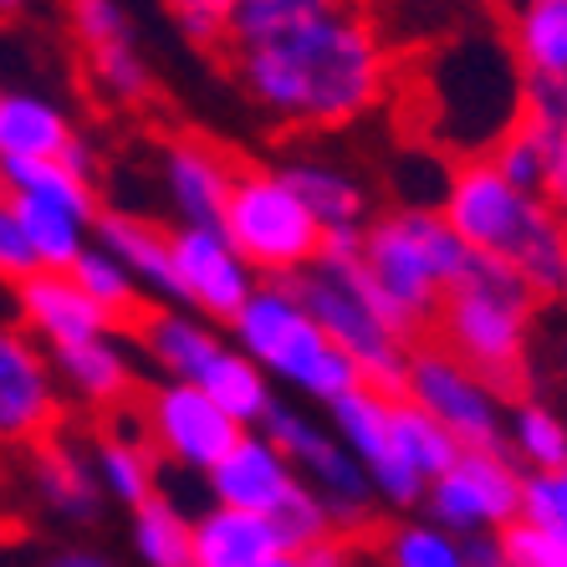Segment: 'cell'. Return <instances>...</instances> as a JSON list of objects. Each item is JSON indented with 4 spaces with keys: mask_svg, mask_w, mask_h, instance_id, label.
<instances>
[{
    "mask_svg": "<svg viewBox=\"0 0 567 567\" xmlns=\"http://www.w3.org/2000/svg\"><path fill=\"white\" fill-rule=\"evenodd\" d=\"M220 66L287 123L338 128L389 97L394 56L369 11L328 0H240L230 6Z\"/></svg>",
    "mask_w": 567,
    "mask_h": 567,
    "instance_id": "1",
    "label": "cell"
},
{
    "mask_svg": "<svg viewBox=\"0 0 567 567\" xmlns=\"http://www.w3.org/2000/svg\"><path fill=\"white\" fill-rule=\"evenodd\" d=\"M522 66L506 47L502 21L486 31L435 41L430 52H414V66L394 56L389 93L404 87V123L414 138H430L461 158H486L522 118Z\"/></svg>",
    "mask_w": 567,
    "mask_h": 567,
    "instance_id": "2",
    "label": "cell"
},
{
    "mask_svg": "<svg viewBox=\"0 0 567 567\" xmlns=\"http://www.w3.org/2000/svg\"><path fill=\"white\" fill-rule=\"evenodd\" d=\"M328 261H348L379 322L414 353L430 338L445 291L461 287L475 256L440 210H389L383 220L363 225L358 256H328Z\"/></svg>",
    "mask_w": 567,
    "mask_h": 567,
    "instance_id": "3",
    "label": "cell"
},
{
    "mask_svg": "<svg viewBox=\"0 0 567 567\" xmlns=\"http://www.w3.org/2000/svg\"><path fill=\"white\" fill-rule=\"evenodd\" d=\"M445 225L461 236V246L481 261H496L506 271L537 287L542 297L563 281L567 261V225L537 195H522L491 169L486 158L450 164V185L440 199Z\"/></svg>",
    "mask_w": 567,
    "mask_h": 567,
    "instance_id": "4",
    "label": "cell"
},
{
    "mask_svg": "<svg viewBox=\"0 0 567 567\" xmlns=\"http://www.w3.org/2000/svg\"><path fill=\"white\" fill-rule=\"evenodd\" d=\"M542 302L547 297L516 271L475 256L461 287L445 291L424 343L455 358L496 399L527 404V328Z\"/></svg>",
    "mask_w": 567,
    "mask_h": 567,
    "instance_id": "5",
    "label": "cell"
},
{
    "mask_svg": "<svg viewBox=\"0 0 567 567\" xmlns=\"http://www.w3.org/2000/svg\"><path fill=\"white\" fill-rule=\"evenodd\" d=\"M281 287L297 297L307 317L328 332V343L358 369V383L373 389L383 399H404V379H410V348L399 343L394 332L379 322V312L369 307V297L358 291L348 261H328L317 256L312 266H302L297 277H287Z\"/></svg>",
    "mask_w": 567,
    "mask_h": 567,
    "instance_id": "6",
    "label": "cell"
},
{
    "mask_svg": "<svg viewBox=\"0 0 567 567\" xmlns=\"http://www.w3.org/2000/svg\"><path fill=\"white\" fill-rule=\"evenodd\" d=\"M230 328H236L240 348H246L256 369L281 373V379H291L302 394L322 399V404H338L343 394L363 389L358 369L328 343V332L297 307V297L281 281L256 287L251 302L240 307Z\"/></svg>",
    "mask_w": 567,
    "mask_h": 567,
    "instance_id": "7",
    "label": "cell"
},
{
    "mask_svg": "<svg viewBox=\"0 0 567 567\" xmlns=\"http://www.w3.org/2000/svg\"><path fill=\"white\" fill-rule=\"evenodd\" d=\"M220 236L230 240V251L256 271H271L277 281L297 277L302 266L322 256V225L307 215V205L281 185V174L271 169H246L236 174L230 199L220 215Z\"/></svg>",
    "mask_w": 567,
    "mask_h": 567,
    "instance_id": "8",
    "label": "cell"
},
{
    "mask_svg": "<svg viewBox=\"0 0 567 567\" xmlns=\"http://www.w3.org/2000/svg\"><path fill=\"white\" fill-rule=\"evenodd\" d=\"M404 399L420 404V410L461 445V455H506L502 399L491 394L481 379H471V373H465L455 358L440 353V348L424 343L410 353Z\"/></svg>",
    "mask_w": 567,
    "mask_h": 567,
    "instance_id": "9",
    "label": "cell"
},
{
    "mask_svg": "<svg viewBox=\"0 0 567 567\" xmlns=\"http://www.w3.org/2000/svg\"><path fill=\"white\" fill-rule=\"evenodd\" d=\"M430 512L450 532H506L522 522V475L506 455H461L430 486Z\"/></svg>",
    "mask_w": 567,
    "mask_h": 567,
    "instance_id": "10",
    "label": "cell"
},
{
    "mask_svg": "<svg viewBox=\"0 0 567 567\" xmlns=\"http://www.w3.org/2000/svg\"><path fill=\"white\" fill-rule=\"evenodd\" d=\"M144 424L148 445L164 450L169 461L189 465V471H215L236 450V440L246 435L236 420H225L210 399L199 394L195 383H169V389L144 394Z\"/></svg>",
    "mask_w": 567,
    "mask_h": 567,
    "instance_id": "11",
    "label": "cell"
},
{
    "mask_svg": "<svg viewBox=\"0 0 567 567\" xmlns=\"http://www.w3.org/2000/svg\"><path fill=\"white\" fill-rule=\"evenodd\" d=\"M62 430L52 363L27 332L0 328V445H47Z\"/></svg>",
    "mask_w": 567,
    "mask_h": 567,
    "instance_id": "12",
    "label": "cell"
},
{
    "mask_svg": "<svg viewBox=\"0 0 567 567\" xmlns=\"http://www.w3.org/2000/svg\"><path fill=\"white\" fill-rule=\"evenodd\" d=\"M169 251H174V277H179V302L199 307L205 317L236 322V312L251 302L256 277L251 266L230 251V240L220 230L185 225L179 236H169Z\"/></svg>",
    "mask_w": 567,
    "mask_h": 567,
    "instance_id": "13",
    "label": "cell"
},
{
    "mask_svg": "<svg viewBox=\"0 0 567 567\" xmlns=\"http://www.w3.org/2000/svg\"><path fill=\"white\" fill-rule=\"evenodd\" d=\"M332 424H338V435H343V450L353 455L363 471H369L373 491L389 496L399 506H414L424 496V481L404 465L394 445V424H389V399L373 394V389H353L332 404Z\"/></svg>",
    "mask_w": 567,
    "mask_h": 567,
    "instance_id": "14",
    "label": "cell"
},
{
    "mask_svg": "<svg viewBox=\"0 0 567 567\" xmlns=\"http://www.w3.org/2000/svg\"><path fill=\"white\" fill-rule=\"evenodd\" d=\"M164 169H169V195L185 210V220L199 230H220L225 199L246 164L205 133H174L164 144Z\"/></svg>",
    "mask_w": 567,
    "mask_h": 567,
    "instance_id": "15",
    "label": "cell"
},
{
    "mask_svg": "<svg viewBox=\"0 0 567 567\" xmlns=\"http://www.w3.org/2000/svg\"><path fill=\"white\" fill-rule=\"evenodd\" d=\"M210 486L225 512H246V516H266L271 522L302 491V481H297V471L281 461L277 445L266 435H240L236 450L210 471Z\"/></svg>",
    "mask_w": 567,
    "mask_h": 567,
    "instance_id": "16",
    "label": "cell"
},
{
    "mask_svg": "<svg viewBox=\"0 0 567 567\" xmlns=\"http://www.w3.org/2000/svg\"><path fill=\"white\" fill-rule=\"evenodd\" d=\"M21 297V312H27L31 328H41L56 348H82V343H103L113 328V317L66 277V271H37L31 281L16 287Z\"/></svg>",
    "mask_w": 567,
    "mask_h": 567,
    "instance_id": "17",
    "label": "cell"
},
{
    "mask_svg": "<svg viewBox=\"0 0 567 567\" xmlns=\"http://www.w3.org/2000/svg\"><path fill=\"white\" fill-rule=\"evenodd\" d=\"M522 78L567 82V0H532L496 16Z\"/></svg>",
    "mask_w": 567,
    "mask_h": 567,
    "instance_id": "18",
    "label": "cell"
},
{
    "mask_svg": "<svg viewBox=\"0 0 567 567\" xmlns=\"http://www.w3.org/2000/svg\"><path fill=\"white\" fill-rule=\"evenodd\" d=\"M277 527L266 516H246V512H205L195 522V567H261L271 557H281Z\"/></svg>",
    "mask_w": 567,
    "mask_h": 567,
    "instance_id": "19",
    "label": "cell"
},
{
    "mask_svg": "<svg viewBox=\"0 0 567 567\" xmlns=\"http://www.w3.org/2000/svg\"><path fill=\"white\" fill-rule=\"evenodd\" d=\"M97 236H103V251L113 256V261H118L133 281H148V287L179 297V277H174L169 236H164L158 225L138 220V215L107 210V215H97Z\"/></svg>",
    "mask_w": 567,
    "mask_h": 567,
    "instance_id": "20",
    "label": "cell"
},
{
    "mask_svg": "<svg viewBox=\"0 0 567 567\" xmlns=\"http://www.w3.org/2000/svg\"><path fill=\"white\" fill-rule=\"evenodd\" d=\"M281 185L307 205L322 236L332 230H363V215H369V195L338 169H322V164H287L281 169Z\"/></svg>",
    "mask_w": 567,
    "mask_h": 567,
    "instance_id": "21",
    "label": "cell"
},
{
    "mask_svg": "<svg viewBox=\"0 0 567 567\" xmlns=\"http://www.w3.org/2000/svg\"><path fill=\"white\" fill-rule=\"evenodd\" d=\"M72 128L52 103L41 97H0V164L21 158H62Z\"/></svg>",
    "mask_w": 567,
    "mask_h": 567,
    "instance_id": "22",
    "label": "cell"
},
{
    "mask_svg": "<svg viewBox=\"0 0 567 567\" xmlns=\"http://www.w3.org/2000/svg\"><path fill=\"white\" fill-rule=\"evenodd\" d=\"M138 343L154 353L158 369H169L179 383H199V373L225 353L220 338H215L205 322H195V317H174V312L148 317V328L138 332Z\"/></svg>",
    "mask_w": 567,
    "mask_h": 567,
    "instance_id": "23",
    "label": "cell"
},
{
    "mask_svg": "<svg viewBox=\"0 0 567 567\" xmlns=\"http://www.w3.org/2000/svg\"><path fill=\"white\" fill-rule=\"evenodd\" d=\"M0 199H6V210L16 215V225H21V236H27L41 271H72V266H78V256L87 251V246H82L78 215H66L31 195H0Z\"/></svg>",
    "mask_w": 567,
    "mask_h": 567,
    "instance_id": "24",
    "label": "cell"
},
{
    "mask_svg": "<svg viewBox=\"0 0 567 567\" xmlns=\"http://www.w3.org/2000/svg\"><path fill=\"white\" fill-rule=\"evenodd\" d=\"M56 373H62L72 389H78L87 404L97 410H123L133 394V369L123 348L103 343H82V348H56Z\"/></svg>",
    "mask_w": 567,
    "mask_h": 567,
    "instance_id": "25",
    "label": "cell"
},
{
    "mask_svg": "<svg viewBox=\"0 0 567 567\" xmlns=\"http://www.w3.org/2000/svg\"><path fill=\"white\" fill-rule=\"evenodd\" d=\"M195 389L210 399L225 420H236L240 430H246V424H256V420H266V414L277 410V404H271V389H266V373L256 369L246 353H230V348L215 358L210 369L199 373Z\"/></svg>",
    "mask_w": 567,
    "mask_h": 567,
    "instance_id": "26",
    "label": "cell"
},
{
    "mask_svg": "<svg viewBox=\"0 0 567 567\" xmlns=\"http://www.w3.org/2000/svg\"><path fill=\"white\" fill-rule=\"evenodd\" d=\"M0 195L47 199V205H56V210L78 215L82 225L97 220L93 185H87V179H78L62 158H21V164H0Z\"/></svg>",
    "mask_w": 567,
    "mask_h": 567,
    "instance_id": "27",
    "label": "cell"
},
{
    "mask_svg": "<svg viewBox=\"0 0 567 567\" xmlns=\"http://www.w3.org/2000/svg\"><path fill=\"white\" fill-rule=\"evenodd\" d=\"M66 277L78 281V287L87 291V297H93L107 317H113V328L133 332V338H138V332L148 328V317L158 312V307H148L144 297H138V281H133L107 251H82L78 266H72Z\"/></svg>",
    "mask_w": 567,
    "mask_h": 567,
    "instance_id": "28",
    "label": "cell"
},
{
    "mask_svg": "<svg viewBox=\"0 0 567 567\" xmlns=\"http://www.w3.org/2000/svg\"><path fill=\"white\" fill-rule=\"evenodd\" d=\"M389 424H394V445H399V455H404V465L420 475L424 486H435L440 475L461 461V445H455L420 404H410V399H389Z\"/></svg>",
    "mask_w": 567,
    "mask_h": 567,
    "instance_id": "29",
    "label": "cell"
},
{
    "mask_svg": "<svg viewBox=\"0 0 567 567\" xmlns=\"http://www.w3.org/2000/svg\"><path fill=\"white\" fill-rule=\"evenodd\" d=\"M97 481H103L118 502H128L133 512L158 496L154 491V445L138 435H123V430H103L97 435Z\"/></svg>",
    "mask_w": 567,
    "mask_h": 567,
    "instance_id": "30",
    "label": "cell"
},
{
    "mask_svg": "<svg viewBox=\"0 0 567 567\" xmlns=\"http://www.w3.org/2000/svg\"><path fill=\"white\" fill-rule=\"evenodd\" d=\"M37 475H41V496L62 516H97V475L87 471L78 450H66L62 440L37 445Z\"/></svg>",
    "mask_w": 567,
    "mask_h": 567,
    "instance_id": "31",
    "label": "cell"
},
{
    "mask_svg": "<svg viewBox=\"0 0 567 567\" xmlns=\"http://www.w3.org/2000/svg\"><path fill=\"white\" fill-rule=\"evenodd\" d=\"M358 553H373L379 567H465V547L435 527H379L358 542Z\"/></svg>",
    "mask_w": 567,
    "mask_h": 567,
    "instance_id": "32",
    "label": "cell"
},
{
    "mask_svg": "<svg viewBox=\"0 0 567 567\" xmlns=\"http://www.w3.org/2000/svg\"><path fill=\"white\" fill-rule=\"evenodd\" d=\"M553 148H557V138H547L542 128H532L527 118H516L512 133L486 154V164L502 174L512 189L542 199V189H547V169H553Z\"/></svg>",
    "mask_w": 567,
    "mask_h": 567,
    "instance_id": "33",
    "label": "cell"
},
{
    "mask_svg": "<svg viewBox=\"0 0 567 567\" xmlns=\"http://www.w3.org/2000/svg\"><path fill=\"white\" fill-rule=\"evenodd\" d=\"M133 542L148 567H195V527L164 496H148L133 512Z\"/></svg>",
    "mask_w": 567,
    "mask_h": 567,
    "instance_id": "34",
    "label": "cell"
},
{
    "mask_svg": "<svg viewBox=\"0 0 567 567\" xmlns=\"http://www.w3.org/2000/svg\"><path fill=\"white\" fill-rule=\"evenodd\" d=\"M82 52H87V78H93L97 87L113 97V103L133 107V103H144V97L154 93L144 56L133 52V37L103 41V47H82Z\"/></svg>",
    "mask_w": 567,
    "mask_h": 567,
    "instance_id": "35",
    "label": "cell"
},
{
    "mask_svg": "<svg viewBox=\"0 0 567 567\" xmlns=\"http://www.w3.org/2000/svg\"><path fill=\"white\" fill-rule=\"evenodd\" d=\"M512 445L522 450V461H532V471H567V430L553 410L542 404H516L512 410Z\"/></svg>",
    "mask_w": 567,
    "mask_h": 567,
    "instance_id": "36",
    "label": "cell"
},
{
    "mask_svg": "<svg viewBox=\"0 0 567 567\" xmlns=\"http://www.w3.org/2000/svg\"><path fill=\"white\" fill-rule=\"evenodd\" d=\"M522 522L553 537H567V471L522 475Z\"/></svg>",
    "mask_w": 567,
    "mask_h": 567,
    "instance_id": "37",
    "label": "cell"
},
{
    "mask_svg": "<svg viewBox=\"0 0 567 567\" xmlns=\"http://www.w3.org/2000/svg\"><path fill=\"white\" fill-rule=\"evenodd\" d=\"M496 542L506 553V567H567V537H553L527 522H512Z\"/></svg>",
    "mask_w": 567,
    "mask_h": 567,
    "instance_id": "38",
    "label": "cell"
},
{
    "mask_svg": "<svg viewBox=\"0 0 567 567\" xmlns=\"http://www.w3.org/2000/svg\"><path fill=\"white\" fill-rule=\"evenodd\" d=\"M66 21H72V37H78L82 47H103V41L133 37L128 16H123L118 6H103V0H82V6H72V11H66Z\"/></svg>",
    "mask_w": 567,
    "mask_h": 567,
    "instance_id": "39",
    "label": "cell"
},
{
    "mask_svg": "<svg viewBox=\"0 0 567 567\" xmlns=\"http://www.w3.org/2000/svg\"><path fill=\"white\" fill-rule=\"evenodd\" d=\"M174 21L185 27V37L195 41L199 52H210L220 62L225 52V31H230V6H174Z\"/></svg>",
    "mask_w": 567,
    "mask_h": 567,
    "instance_id": "40",
    "label": "cell"
},
{
    "mask_svg": "<svg viewBox=\"0 0 567 567\" xmlns=\"http://www.w3.org/2000/svg\"><path fill=\"white\" fill-rule=\"evenodd\" d=\"M41 266L37 256H31L27 236H21V225H16V215L6 210V199H0V281H11V287H21V281H31Z\"/></svg>",
    "mask_w": 567,
    "mask_h": 567,
    "instance_id": "41",
    "label": "cell"
},
{
    "mask_svg": "<svg viewBox=\"0 0 567 567\" xmlns=\"http://www.w3.org/2000/svg\"><path fill=\"white\" fill-rule=\"evenodd\" d=\"M542 199H547V205L557 210V220L567 225V133L553 148V169H547V189H542Z\"/></svg>",
    "mask_w": 567,
    "mask_h": 567,
    "instance_id": "42",
    "label": "cell"
},
{
    "mask_svg": "<svg viewBox=\"0 0 567 567\" xmlns=\"http://www.w3.org/2000/svg\"><path fill=\"white\" fill-rule=\"evenodd\" d=\"M465 567H506V553L496 537H471L465 542Z\"/></svg>",
    "mask_w": 567,
    "mask_h": 567,
    "instance_id": "43",
    "label": "cell"
},
{
    "mask_svg": "<svg viewBox=\"0 0 567 567\" xmlns=\"http://www.w3.org/2000/svg\"><path fill=\"white\" fill-rule=\"evenodd\" d=\"M52 567H107L103 557H93V553H66V557H56Z\"/></svg>",
    "mask_w": 567,
    "mask_h": 567,
    "instance_id": "44",
    "label": "cell"
},
{
    "mask_svg": "<svg viewBox=\"0 0 567 567\" xmlns=\"http://www.w3.org/2000/svg\"><path fill=\"white\" fill-rule=\"evenodd\" d=\"M261 567H307L302 557H291V553H281V557H271V563H261Z\"/></svg>",
    "mask_w": 567,
    "mask_h": 567,
    "instance_id": "45",
    "label": "cell"
},
{
    "mask_svg": "<svg viewBox=\"0 0 567 567\" xmlns=\"http://www.w3.org/2000/svg\"><path fill=\"white\" fill-rule=\"evenodd\" d=\"M557 291H563V302H567V261H563V281H557Z\"/></svg>",
    "mask_w": 567,
    "mask_h": 567,
    "instance_id": "46",
    "label": "cell"
}]
</instances>
